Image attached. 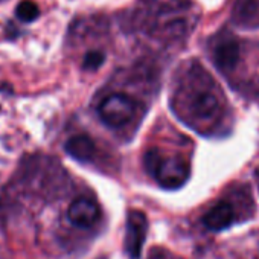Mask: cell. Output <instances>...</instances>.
I'll return each mask as SVG.
<instances>
[{
  "label": "cell",
  "instance_id": "2",
  "mask_svg": "<svg viewBox=\"0 0 259 259\" xmlns=\"http://www.w3.org/2000/svg\"><path fill=\"white\" fill-rule=\"evenodd\" d=\"M136 102L125 93H111L99 105V116L110 126H122L136 114Z\"/></svg>",
  "mask_w": 259,
  "mask_h": 259
},
{
  "label": "cell",
  "instance_id": "11",
  "mask_svg": "<svg viewBox=\"0 0 259 259\" xmlns=\"http://www.w3.org/2000/svg\"><path fill=\"white\" fill-rule=\"evenodd\" d=\"M256 180H257V188H259V169L256 171Z\"/></svg>",
  "mask_w": 259,
  "mask_h": 259
},
{
  "label": "cell",
  "instance_id": "10",
  "mask_svg": "<svg viewBox=\"0 0 259 259\" xmlns=\"http://www.w3.org/2000/svg\"><path fill=\"white\" fill-rule=\"evenodd\" d=\"M105 61V55L101 51H90L85 54L82 60V69L84 70H96L99 69Z\"/></svg>",
  "mask_w": 259,
  "mask_h": 259
},
{
  "label": "cell",
  "instance_id": "9",
  "mask_svg": "<svg viewBox=\"0 0 259 259\" xmlns=\"http://www.w3.org/2000/svg\"><path fill=\"white\" fill-rule=\"evenodd\" d=\"M16 16L25 23H31L40 16V10L32 0H22L16 8Z\"/></svg>",
  "mask_w": 259,
  "mask_h": 259
},
{
  "label": "cell",
  "instance_id": "8",
  "mask_svg": "<svg viewBox=\"0 0 259 259\" xmlns=\"http://www.w3.org/2000/svg\"><path fill=\"white\" fill-rule=\"evenodd\" d=\"M218 99L215 95H212L210 92H200L198 95H195V98L191 102V108L192 113L201 119H207L212 117L217 110H218Z\"/></svg>",
  "mask_w": 259,
  "mask_h": 259
},
{
  "label": "cell",
  "instance_id": "1",
  "mask_svg": "<svg viewBox=\"0 0 259 259\" xmlns=\"http://www.w3.org/2000/svg\"><path fill=\"white\" fill-rule=\"evenodd\" d=\"M147 171L168 189L183 186L189 179V166L180 157H165L157 150H150L145 154Z\"/></svg>",
  "mask_w": 259,
  "mask_h": 259
},
{
  "label": "cell",
  "instance_id": "3",
  "mask_svg": "<svg viewBox=\"0 0 259 259\" xmlns=\"http://www.w3.org/2000/svg\"><path fill=\"white\" fill-rule=\"evenodd\" d=\"M148 220L141 210H130L125 226V251L132 259H138L142 253V247L147 238Z\"/></svg>",
  "mask_w": 259,
  "mask_h": 259
},
{
  "label": "cell",
  "instance_id": "5",
  "mask_svg": "<svg viewBox=\"0 0 259 259\" xmlns=\"http://www.w3.org/2000/svg\"><path fill=\"white\" fill-rule=\"evenodd\" d=\"M233 220H235V213L232 204H229L227 201H220L203 215L201 221L204 227H207L209 230L220 232L230 227L233 224Z\"/></svg>",
  "mask_w": 259,
  "mask_h": 259
},
{
  "label": "cell",
  "instance_id": "7",
  "mask_svg": "<svg viewBox=\"0 0 259 259\" xmlns=\"http://www.w3.org/2000/svg\"><path fill=\"white\" fill-rule=\"evenodd\" d=\"M66 153L73 157L75 160H79V162H89L93 159L95 153H96V145L95 142L85 136V135H78V136H73L70 138L66 145Z\"/></svg>",
  "mask_w": 259,
  "mask_h": 259
},
{
  "label": "cell",
  "instance_id": "4",
  "mask_svg": "<svg viewBox=\"0 0 259 259\" xmlns=\"http://www.w3.org/2000/svg\"><path fill=\"white\" fill-rule=\"evenodd\" d=\"M67 217L73 226L81 227V229H89L98 221L99 207L93 200L87 197H79L73 200L72 204L69 206Z\"/></svg>",
  "mask_w": 259,
  "mask_h": 259
},
{
  "label": "cell",
  "instance_id": "6",
  "mask_svg": "<svg viewBox=\"0 0 259 259\" xmlns=\"http://www.w3.org/2000/svg\"><path fill=\"white\" fill-rule=\"evenodd\" d=\"M239 45L233 38L221 40L213 49V60L220 70L230 72L236 67L239 61Z\"/></svg>",
  "mask_w": 259,
  "mask_h": 259
}]
</instances>
